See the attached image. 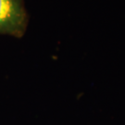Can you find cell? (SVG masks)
Here are the masks:
<instances>
[{
	"label": "cell",
	"mask_w": 125,
	"mask_h": 125,
	"mask_svg": "<svg viewBox=\"0 0 125 125\" xmlns=\"http://www.w3.org/2000/svg\"><path fill=\"white\" fill-rule=\"evenodd\" d=\"M28 26L23 0H0V34L21 38Z\"/></svg>",
	"instance_id": "6da1fadb"
}]
</instances>
